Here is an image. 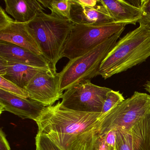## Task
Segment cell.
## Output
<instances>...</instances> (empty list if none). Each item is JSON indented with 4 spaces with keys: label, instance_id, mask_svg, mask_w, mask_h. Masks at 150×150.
Wrapping results in <instances>:
<instances>
[{
    "label": "cell",
    "instance_id": "1",
    "mask_svg": "<svg viewBox=\"0 0 150 150\" xmlns=\"http://www.w3.org/2000/svg\"><path fill=\"white\" fill-rule=\"evenodd\" d=\"M139 24L117 42L101 64L98 75L104 79L125 71L150 57V28Z\"/></svg>",
    "mask_w": 150,
    "mask_h": 150
},
{
    "label": "cell",
    "instance_id": "2",
    "mask_svg": "<svg viewBox=\"0 0 150 150\" xmlns=\"http://www.w3.org/2000/svg\"><path fill=\"white\" fill-rule=\"evenodd\" d=\"M74 25L70 20L44 12L27 23L28 30L54 72H57V64L61 59V52Z\"/></svg>",
    "mask_w": 150,
    "mask_h": 150
},
{
    "label": "cell",
    "instance_id": "3",
    "mask_svg": "<svg viewBox=\"0 0 150 150\" xmlns=\"http://www.w3.org/2000/svg\"><path fill=\"white\" fill-rule=\"evenodd\" d=\"M102 114L75 111L65 108L58 101L45 107L37 123L38 132L75 135L94 128Z\"/></svg>",
    "mask_w": 150,
    "mask_h": 150
},
{
    "label": "cell",
    "instance_id": "4",
    "mask_svg": "<svg viewBox=\"0 0 150 150\" xmlns=\"http://www.w3.org/2000/svg\"><path fill=\"white\" fill-rule=\"evenodd\" d=\"M123 31L115 34L84 55L69 60L62 71L58 73L60 92L63 93L99 75L101 64L113 49Z\"/></svg>",
    "mask_w": 150,
    "mask_h": 150
},
{
    "label": "cell",
    "instance_id": "5",
    "mask_svg": "<svg viewBox=\"0 0 150 150\" xmlns=\"http://www.w3.org/2000/svg\"><path fill=\"white\" fill-rule=\"evenodd\" d=\"M150 113V95L136 91L129 98L102 114L96 124L101 135L111 130H129Z\"/></svg>",
    "mask_w": 150,
    "mask_h": 150
},
{
    "label": "cell",
    "instance_id": "6",
    "mask_svg": "<svg viewBox=\"0 0 150 150\" xmlns=\"http://www.w3.org/2000/svg\"><path fill=\"white\" fill-rule=\"evenodd\" d=\"M125 26L115 23L74 24L61 52V58L65 57L71 60L84 55L116 33L124 31Z\"/></svg>",
    "mask_w": 150,
    "mask_h": 150
},
{
    "label": "cell",
    "instance_id": "7",
    "mask_svg": "<svg viewBox=\"0 0 150 150\" xmlns=\"http://www.w3.org/2000/svg\"><path fill=\"white\" fill-rule=\"evenodd\" d=\"M111 89L86 80L66 90L60 104L66 108L84 112L101 113L107 96Z\"/></svg>",
    "mask_w": 150,
    "mask_h": 150
},
{
    "label": "cell",
    "instance_id": "8",
    "mask_svg": "<svg viewBox=\"0 0 150 150\" xmlns=\"http://www.w3.org/2000/svg\"><path fill=\"white\" fill-rule=\"evenodd\" d=\"M24 89L28 93L29 99L45 107L53 105L63 94L59 90L58 73L54 72L50 68L38 73Z\"/></svg>",
    "mask_w": 150,
    "mask_h": 150
},
{
    "label": "cell",
    "instance_id": "9",
    "mask_svg": "<svg viewBox=\"0 0 150 150\" xmlns=\"http://www.w3.org/2000/svg\"><path fill=\"white\" fill-rule=\"evenodd\" d=\"M27 23L16 21L0 6V41L11 43L42 56L36 42L28 30Z\"/></svg>",
    "mask_w": 150,
    "mask_h": 150
},
{
    "label": "cell",
    "instance_id": "10",
    "mask_svg": "<svg viewBox=\"0 0 150 150\" xmlns=\"http://www.w3.org/2000/svg\"><path fill=\"white\" fill-rule=\"evenodd\" d=\"M62 150H108L104 135L99 133L96 126L90 130L75 135L56 133L44 134Z\"/></svg>",
    "mask_w": 150,
    "mask_h": 150
},
{
    "label": "cell",
    "instance_id": "11",
    "mask_svg": "<svg viewBox=\"0 0 150 150\" xmlns=\"http://www.w3.org/2000/svg\"><path fill=\"white\" fill-rule=\"evenodd\" d=\"M45 108L37 102L0 89L1 114L3 111H8L23 119H31L36 122Z\"/></svg>",
    "mask_w": 150,
    "mask_h": 150
},
{
    "label": "cell",
    "instance_id": "12",
    "mask_svg": "<svg viewBox=\"0 0 150 150\" xmlns=\"http://www.w3.org/2000/svg\"><path fill=\"white\" fill-rule=\"evenodd\" d=\"M109 15L117 24H132L139 23L142 13L139 4H133L132 1L123 0H99Z\"/></svg>",
    "mask_w": 150,
    "mask_h": 150
},
{
    "label": "cell",
    "instance_id": "13",
    "mask_svg": "<svg viewBox=\"0 0 150 150\" xmlns=\"http://www.w3.org/2000/svg\"><path fill=\"white\" fill-rule=\"evenodd\" d=\"M71 3L70 21L77 25H94L114 23L104 7L100 3L94 7L79 5L74 0Z\"/></svg>",
    "mask_w": 150,
    "mask_h": 150
},
{
    "label": "cell",
    "instance_id": "14",
    "mask_svg": "<svg viewBox=\"0 0 150 150\" xmlns=\"http://www.w3.org/2000/svg\"><path fill=\"white\" fill-rule=\"evenodd\" d=\"M46 68H49L31 66L0 57V76L23 89L38 73Z\"/></svg>",
    "mask_w": 150,
    "mask_h": 150
},
{
    "label": "cell",
    "instance_id": "15",
    "mask_svg": "<svg viewBox=\"0 0 150 150\" xmlns=\"http://www.w3.org/2000/svg\"><path fill=\"white\" fill-rule=\"evenodd\" d=\"M0 57L31 66L50 68V63L43 56L11 43L0 41Z\"/></svg>",
    "mask_w": 150,
    "mask_h": 150
},
{
    "label": "cell",
    "instance_id": "16",
    "mask_svg": "<svg viewBox=\"0 0 150 150\" xmlns=\"http://www.w3.org/2000/svg\"><path fill=\"white\" fill-rule=\"evenodd\" d=\"M5 11L16 21L30 22L45 9L37 0H5Z\"/></svg>",
    "mask_w": 150,
    "mask_h": 150
},
{
    "label": "cell",
    "instance_id": "17",
    "mask_svg": "<svg viewBox=\"0 0 150 150\" xmlns=\"http://www.w3.org/2000/svg\"><path fill=\"white\" fill-rule=\"evenodd\" d=\"M149 114L134 125L130 129L132 138L133 150H150Z\"/></svg>",
    "mask_w": 150,
    "mask_h": 150
},
{
    "label": "cell",
    "instance_id": "18",
    "mask_svg": "<svg viewBox=\"0 0 150 150\" xmlns=\"http://www.w3.org/2000/svg\"><path fill=\"white\" fill-rule=\"evenodd\" d=\"M38 1L43 6L50 9L52 14L70 20L71 0H38Z\"/></svg>",
    "mask_w": 150,
    "mask_h": 150
},
{
    "label": "cell",
    "instance_id": "19",
    "mask_svg": "<svg viewBox=\"0 0 150 150\" xmlns=\"http://www.w3.org/2000/svg\"><path fill=\"white\" fill-rule=\"evenodd\" d=\"M115 150H133L132 138L130 130H116Z\"/></svg>",
    "mask_w": 150,
    "mask_h": 150
},
{
    "label": "cell",
    "instance_id": "20",
    "mask_svg": "<svg viewBox=\"0 0 150 150\" xmlns=\"http://www.w3.org/2000/svg\"><path fill=\"white\" fill-rule=\"evenodd\" d=\"M0 89H3L10 93L23 98L28 99L29 95L27 91L18 86L12 81L0 76Z\"/></svg>",
    "mask_w": 150,
    "mask_h": 150
},
{
    "label": "cell",
    "instance_id": "21",
    "mask_svg": "<svg viewBox=\"0 0 150 150\" xmlns=\"http://www.w3.org/2000/svg\"><path fill=\"white\" fill-rule=\"evenodd\" d=\"M125 100L122 94L119 91H114L111 89L108 93L101 113L102 114H105L122 102Z\"/></svg>",
    "mask_w": 150,
    "mask_h": 150
},
{
    "label": "cell",
    "instance_id": "22",
    "mask_svg": "<svg viewBox=\"0 0 150 150\" xmlns=\"http://www.w3.org/2000/svg\"><path fill=\"white\" fill-rule=\"evenodd\" d=\"M36 150H62L46 135L38 132L35 138Z\"/></svg>",
    "mask_w": 150,
    "mask_h": 150
},
{
    "label": "cell",
    "instance_id": "23",
    "mask_svg": "<svg viewBox=\"0 0 150 150\" xmlns=\"http://www.w3.org/2000/svg\"><path fill=\"white\" fill-rule=\"evenodd\" d=\"M139 7L142 17L139 23H143L150 28V0L140 1Z\"/></svg>",
    "mask_w": 150,
    "mask_h": 150
},
{
    "label": "cell",
    "instance_id": "24",
    "mask_svg": "<svg viewBox=\"0 0 150 150\" xmlns=\"http://www.w3.org/2000/svg\"><path fill=\"white\" fill-rule=\"evenodd\" d=\"M0 150H11L6 136L2 128L0 130Z\"/></svg>",
    "mask_w": 150,
    "mask_h": 150
},
{
    "label": "cell",
    "instance_id": "25",
    "mask_svg": "<svg viewBox=\"0 0 150 150\" xmlns=\"http://www.w3.org/2000/svg\"><path fill=\"white\" fill-rule=\"evenodd\" d=\"M77 4L85 6L94 7L98 4V0H74Z\"/></svg>",
    "mask_w": 150,
    "mask_h": 150
},
{
    "label": "cell",
    "instance_id": "26",
    "mask_svg": "<svg viewBox=\"0 0 150 150\" xmlns=\"http://www.w3.org/2000/svg\"><path fill=\"white\" fill-rule=\"evenodd\" d=\"M144 86L146 91L148 92L150 95V79L149 80L146 81V83L144 84Z\"/></svg>",
    "mask_w": 150,
    "mask_h": 150
},
{
    "label": "cell",
    "instance_id": "27",
    "mask_svg": "<svg viewBox=\"0 0 150 150\" xmlns=\"http://www.w3.org/2000/svg\"><path fill=\"white\" fill-rule=\"evenodd\" d=\"M149 119H150V113H149Z\"/></svg>",
    "mask_w": 150,
    "mask_h": 150
}]
</instances>
